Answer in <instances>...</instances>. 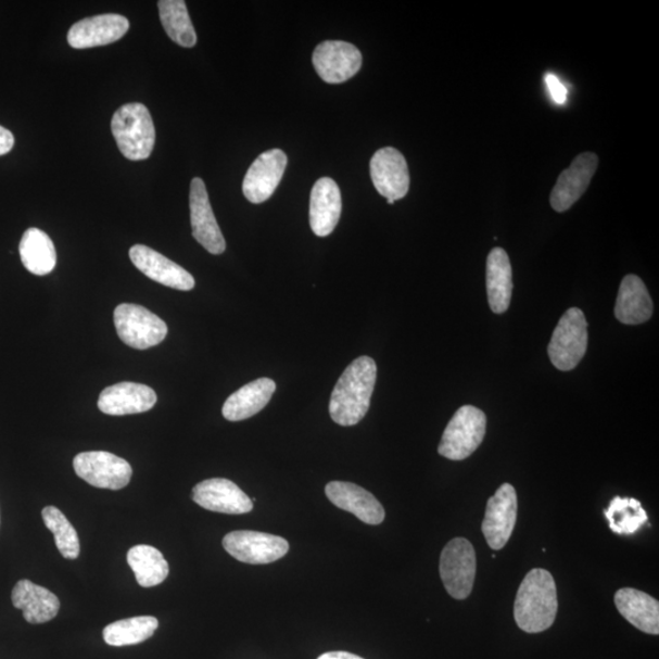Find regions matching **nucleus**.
Instances as JSON below:
<instances>
[{"mask_svg":"<svg viewBox=\"0 0 659 659\" xmlns=\"http://www.w3.org/2000/svg\"><path fill=\"white\" fill-rule=\"evenodd\" d=\"M440 575L446 592L456 599H466L473 592L477 554L467 538H454L442 550Z\"/></svg>","mask_w":659,"mask_h":659,"instance_id":"0eeeda50","label":"nucleus"},{"mask_svg":"<svg viewBox=\"0 0 659 659\" xmlns=\"http://www.w3.org/2000/svg\"><path fill=\"white\" fill-rule=\"evenodd\" d=\"M546 84L548 87V91L550 96H553L554 101L558 104H563L567 102L568 91L562 83H560L559 78L553 74H548L546 76Z\"/></svg>","mask_w":659,"mask_h":659,"instance_id":"473e14b6","label":"nucleus"},{"mask_svg":"<svg viewBox=\"0 0 659 659\" xmlns=\"http://www.w3.org/2000/svg\"><path fill=\"white\" fill-rule=\"evenodd\" d=\"M46 527L52 531L59 553L64 558L76 559L80 556V538L75 528L61 509L49 506L42 510Z\"/></svg>","mask_w":659,"mask_h":659,"instance_id":"2f4dec72","label":"nucleus"},{"mask_svg":"<svg viewBox=\"0 0 659 659\" xmlns=\"http://www.w3.org/2000/svg\"><path fill=\"white\" fill-rule=\"evenodd\" d=\"M557 612L558 598L554 576L545 569L530 570L517 593L516 623L525 633H543L553 626Z\"/></svg>","mask_w":659,"mask_h":659,"instance_id":"f03ea898","label":"nucleus"},{"mask_svg":"<svg viewBox=\"0 0 659 659\" xmlns=\"http://www.w3.org/2000/svg\"><path fill=\"white\" fill-rule=\"evenodd\" d=\"M190 211L192 235L212 254H223L226 242L212 210L208 191L200 177L191 182Z\"/></svg>","mask_w":659,"mask_h":659,"instance_id":"2eb2a0df","label":"nucleus"},{"mask_svg":"<svg viewBox=\"0 0 659 659\" xmlns=\"http://www.w3.org/2000/svg\"><path fill=\"white\" fill-rule=\"evenodd\" d=\"M609 528L619 535H633L647 523L642 502L635 498L614 497L605 510Z\"/></svg>","mask_w":659,"mask_h":659,"instance_id":"7c9ffc66","label":"nucleus"},{"mask_svg":"<svg viewBox=\"0 0 659 659\" xmlns=\"http://www.w3.org/2000/svg\"><path fill=\"white\" fill-rule=\"evenodd\" d=\"M326 494L332 505L350 511L363 523L379 525L385 519V509L377 497L356 484L346 483V481H332L327 485Z\"/></svg>","mask_w":659,"mask_h":659,"instance_id":"aec40b11","label":"nucleus"},{"mask_svg":"<svg viewBox=\"0 0 659 659\" xmlns=\"http://www.w3.org/2000/svg\"><path fill=\"white\" fill-rule=\"evenodd\" d=\"M318 659H364L357 655L343 651L327 652L318 657Z\"/></svg>","mask_w":659,"mask_h":659,"instance_id":"f704fd0d","label":"nucleus"},{"mask_svg":"<svg viewBox=\"0 0 659 659\" xmlns=\"http://www.w3.org/2000/svg\"><path fill=\"white\" fill-rule=\"evenodd\" d=\"M616 607L629 623L646 634H659V604L641 590L624 587L614 596Z\"/></svg>","mask_w":659,"mask_h":659,"instance_id":"5701e85b","label":"nucleus"},{"mask_svg":"<svg viewBox=\"0 0 659 659\" xmlns=\"http://www.w3.org/2000/svg\"><path fill=\"white\" fill-rule=\"evenodd\" d=\"M14 144V135L5 129V127L0 126V155L8 154L12 151Z\"/></svg>","mask_w":659,"mask_h":659,"instance_id":"72a5a7b5","label":"nucleus"},{"mask_svg":"<svg viewBox=\"0 0 659 659\" xmlns=\"http://www.w3.org/2000/svg\"><path fill=\"white\" fill-rule=\"evenodd\" d=\"M485 413L474 406L460 407L442 435L439 454L451 460H464L479 448L486 434Z\"/></svg>","mask_w":659,"mask_h":659,"instance_id":"20e7f679","label":"nucleus"},{"mask_svg":"<svg viewBox=\"0 0 659 659\" xmlns=\"http://www.w3.org/2000/svg\"><path fill=\"white\" fill-rule=\"evenodd\" d=\"M13 605L22 609L29 624H43L52 621L61 609L59 598L46 587L29 580H20L12 594Z\"/></svg>","mask_w":659,"mask_h":659,"instance_id":"4be33fe9","label":"nucleus"},{"mask_svg":"<svg viewBox=\"0 0 659 659\" xmlns=\"http://www.w3.org/2000/svg\"><path fill=\"white\" fill-rule=\"evenodd\" d=\"M377 363L363 356L343 371L331 393V419L341 427L357 426L367 416L377 382Z\"/></svg>","mask_w":659,"mask_h":659,"instance_id":"f257e3e1","label":"nucleus"},{"mask_svg":"<svg viewBox=\"0 0 659 659\" xmlns=\"http://www.w3.org/2000/svg\"><path fill=\"white\" fill-rule=\"evenodd\" d=\"M112 131L125 159L149 160L155 143V129L149 107L129 103L119 107L112 119Z\"/></svg>","mask_w":659,"mask_h":659,"instance_id":"7ed1b4c3","label":"nucleus"},{"mask_svg":"<svg viewBox=\"0 0 659 659\" xmlns=\"http://www.w3.org/2000/svg\"><path fill=\"white\" fill-rule=\"evenodd\" d=\"M288 166V155L281 150L264 152L244 176L242 191L251 203L267 202L277 191Z\"/></svg>","mask_w":659,"mask_h":659,"instance_id":"ddd939ff","label":"nucleus"},{"mask_svg":"<svg viewBox=\"0 0 659 659\" xmlns=\"http://www.w3.org/2000/svg\"><path fill=\"white\" fill-rule=\"evenodd\" d=\"M597 166L598 156L587 152L576 156L572 165L559 175L549 199L556 212L563 213L572 208L587 190Z\"/></svg>","mask_w":659,"mask_h":659,"instance_id":"dca6fc26","label":"nucleus"},{"mask_svg":"<svg viewBox=\"0 0 659 659\" xmlns=\"http://www.w3.org/2000/svg\"><path fill=\"white\" fill-rule=\"evenodd\" d=\"M277 383L268 378L254 380L232 393L223 407V416L229 421H241L258 415L270 402Z\"/></svg>","mask_w":659,"mask_h":659,"instance_id":"b1692460","label":"nucleus"},{"mask_svg":"<svg viewBox=\"0 0 659 659\" xmlns=\"http://www.w3.org/2000/svg\"><path fill=\"white\" fill-rule=\"evenodd\" d=\"M114 324L121 340L135 350L159 346L167 334L165 321L137 304L124 303L117 306Z\"/></svg>","mask_w":659,"mask_h":659,"instance_id":"423d86ee","label":"nucleus"},{"mask_svg":"<svg viewBox=\"0 0 659 659\" xmlns=\"http://www.w3.org/2000/svg\"><path fill=\"white\" fill-rule=\"evenodd\" d=\"M223 546L230 556L248 565H269L287 556L288 540L281 536L258 533V531H232L223 540Z\"/></svg>","mask_w":659,"mask_h":659,"instance_id":"1a4fd4ad","label":"nucleus"},{"mask_svg":"<svg viewBox=\"0 0 659 659\" xmlns=\"http://www.w3.org/2000/svg\"><path fill=\"white\" fill-rule=\"evenodd\" d=\"M129 28V20L119 14L87 17L72 26L67 42L75 49L112 45L119 41Z\"/></svg>","mask_w":659,"mask_h":659,"instance_id":"f3484780","label":"nucleus"},{"mask_svg":"<svg viewBox=\"0 0 659 659\" xmlns=\"http://www.w3.org/2000/svg\"><path fill=\"white\" fill-rule=\"evenodd\" d=\"M342 200L337 182L322 177L313 186L309 204V223L314 233L327 238L341 218Z\"/></svg>","mask_w":659,"mask_h":659,"instance_id":"412c9836","label":"nucleus"},{"mask_svg":"<svg viewBox=\"0 0 659 659\" xmlns=\"http://www.w3.org/2000/svg\"><path fill=\"white\" fill-rule=\"evenodd\" d=\"M616 318L625 326H638L651 319L654 303L644 281L636 275H628L619 288Z\"/></svg>","mask_w":659,"mask_h":659,"instance_id":"393cba45","label":"nucleus"},{"mask_svg":"<svg viewBox=\"0 0 659 659\" xmlns=\"http://www.w3.org/2000/svg\"><path fill=\"white\" fill-rule=\"evenodd\" d=\"M156 403L153 389L136 382H121L102 391L98 408L107 416H130L151 410Z\"/></svg>","mask_w":659,"mask_h":659,"instance_id":"6ab92c4d","label":"nucleus"},{"mask_svg":"<svg viewBox=\"0 0 659 659\" xmlns=\"http://www.w3.org/2000/svg\"><path fill=\"white\" fill-rule=\"evenodd\" d=\"M587 321L582 309L570 308L560 318L548 344V356L558 370L578 367L587 351Z\"/></svg>","mask_w":659,"mask_h":659,"instance_id":"39448f33","label":"nucleus"},{"mask_svg":"<svg viewBox=\"0 0 659 659\" xmlns=\"http://www.w3.org/2000/svg\"><path fill=\"white\" fill-rule=\"evenodd\" d=\"M159 9L163 27L172 41L183 48L194 47L197 35L183 0H161Z\"/></svg>","mask_w":659,"mask_h":659,"instance_id":"c756f323","label":"nucleus"},{"mask_svg":"<svg viewBox=\"0 0 659 659\" xmlns=\"http://www.w3.org/2000/svg\"><path fill=\"white\" fill-rule=\"evenodd\" d=\"M130 258L135 267L147 278L166 288L179 291H191L194 288L195 282L189 271L147 245H134L130 250Z\"/></svg>","mask_w":659,"mask_h":659,"instance_id":"a211bd4d","label":"nucleus"},{"mask_svg":"<svg viewBox=\"0 0 659 659\" xmlns=\"http://www.w3.org/2000/svg\"><path fill=\"white\" fill-rule=\"evenodd\" d=\"M20 257L24 267L37 277L52 273L56 265L54 243L49 236L39 229H28L18 245Z\"/></svg>","mask_w":659,"mask_h":659,"instance_id":"bb28decb","label":"nucleus"},{"mask_svg":"<svg viewBox=\"0 0 659 659\" xmlns=\"http://www.w3.org/2000/svg\"><path fill=\"white\" fill-rule=\"evenodd\" d=\"M78 478L98 489L122 490L130 484L132 468L129 461L110 452H84L74 458Z\"/></svg>","mask_w":659,"mask_h":659,"instance_id":"6e6552de","label":"nucleus"},{"mask_svg":"<svg viewBox=\"0 0 659 659\" xmlns=\"http://www.w3.org/2000/svg\"><path fill=\"white\" fill-rule=\"evenodd\" d=\"M486 289L490 308L496 314L508 311L514 292V273L505 250L494 249L486 261Z\"/></svg>","mask_w":659,"mask_h":659,"instance_id":"a878e982","label":"nucleus"},{"mask_svg":"<svg viewBox=\"0 0 659 659\" xmlns=\"http://www.w3.org/2000/svg\"><path fill=\"white\" fill-rule=\"evenodd\" d=\"M518 515L516 489L504 484L487 502L483 520V534L489 546L495 550L504 548L514 534Z\"/></svg>","mask_w":659,"mask_h":659,"instance_id":"9d476101","label":"nucleus"},{"mask_svg":"<svg viewBox=\"0 0 659 659\" xmlns=\"http://www.w3.org/2000/svg\"><path fill=\"white\" fill-rule=\"evenodd\" d=\"M197 505L216 514L240 516L253 510L252 499L228 479H208L197 484L192 491Z\"/></svg>","mask_w":659,"mask_h":659,"instance_id":"4468645a","label":"nucleus"},{"mask_svg":"<svg viewBox=\"0 0 659 659\" xmlns=\"http://www.w3.org/2000/svg\"><path fill=\"white\" fill-rule=\"evenodd\" d=\"M159 626V619L154 617H134L106 625L103 637L110 646H131L149 641Z\"/></svg>","mask_w":659,"mask_h":659,"instance_id":"c85d7f7f","label":"nucleus"},{"mask_svg":"<svg viewBox=\"0 0 659 659\" xmlns=\"http://www.w3.org/2000/svg\"><path fill=\"white\" fill-rule=\"evenodd\" d=\"M363 63L357 47L342 41L320 43L313 53V65L322 81L343 84L356 76Z\"/></svg>","mask_w":659,"mask_h":659,"instance_id":"9b49d317","label":"nucleus"},{"mask_svg":"<svg viewBox=\"0 0 659 659\" xmlns=\"http://www.w3.org/2000/svg\"><path fill=\"white\" fill-rule=\"evenodd\" d=\"M127 563L142 587L160 585L169 575V565L160 549L149 545L135 546L127 554Z\"/></svg>","mask_w":659,"mask_h":659,"instance_id":"cd10ccee","label":"nucleus"},{"mask_svg":"<svg viewBox=\"0 0 659 659\" xmlns=\"http://www.w3.org/2000/svg\"><path fill=\"white\" fill-rule=\"evenodd\" d=\"M370 175L377 191L389 201H398L409 191L408 164L400 151L386 147L372 155Z\"/></svg>","mask_w":659,"mask_h":659,"instance_id":"f8f14e48","label":"nucleus"}]
</instances>
